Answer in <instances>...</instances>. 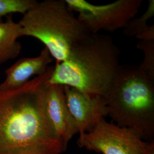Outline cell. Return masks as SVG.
<instances>
[{"instance_id":"obj_1","label":"cell","mask_w":154,"mask_h":154,"mask_svg":"<svg viewBox=\"0 0 154 154\" xmlns=\"http://www.w3.org/2000/svg\"><path fill=\"white\" fill-rule=\"evenodd\" d=\"M54 66L19 88L0 90V154L35 147L61 148L45 113V99Z\"/></svg>"},{"instance_id":"obj_2","label":"cell","mask_w":154,"mask_h":154,"mask_svg":"<svg viewBox=\"0 0 154 154\" xmlns=\"http://www.w3.org/2000/svg\"><path fill=\"white\" fill-rule=\"evenodd\" d=\"M120 54L112 37L90 34L72 49L66 60L56 62L48 83L105 97L121 65Z\"/></svg>"},{"instance_id":"obj_3","label":"cell","mask_w":154,"mask_h":154,"mask_svg":"<svg viewBox=\"0 0 154 154\" xmlns=\"http://www.w3.org/2000/svg\"><path fill=\"white\" fill-rule=\"evenodd\" d=\"M105 98L116 125L135 130L143 140L154 137V82L138 66L120 65Z\"/></svg>"},{"instance_id":"obj_4","label":"cell","mask_w":154,"mask_h":154,"mask_svg":"<svg viewBox=\"0 0 154 154\" xmlns=\"http://www.w3.org/2000/svg\"><path fill=\"white\" fill-rule=\"evenodd\" d=\"M18 23L21 37L38 39L56 62L66 60L72 49L90 34L65 0L38 2Z\"/></svg>"},{"instance_id":"obj_5","label":"cell","mask_w":154,"mask_h":154,"mask_svg":"<svg viewBox=\"0 0 154 154\" xmlns=\"http://www.w3.org/2000/svg\"><path fill=\"white\" fill-rule=\"evenodd\" d=\"M78 145L102 154H146L154 142L144 140L135 130L102 119L88 132L79 134Z\"/></svg>"},{"instance_id":"obj_6","label":"cell","mask_w":154,"mask_h":154,"mask_svg":"<svg viewBox=\"0 0 154 154\" xmlns=\"http://www.w3.org/2000/svg\"><path fill=\"white\" fill-rule=\"evenodd\" d=\"M90 34L123 29L137 14L143 0H118L108 4L94 5L85 0H65Z\"/></svg>"},{"instance_id":"obj_7","label":"cell","mask_w":154,"mask_h":154,"mask_svg":"<svg viewBox=\"0 0 154 154\" xmlns=\"http://www.w3.org/2000/svg\"><path fill=\"white\" fill-rule=\"evenodd\" d=\"M45 109L53 135L64 152L69 142L78 130L66 103L63 86L48 83Z\"/></svg>"},{"instance_id":"obj_8","label":"cell","mask_w":154,"mask_h":154,"mask_svg":"<svg viewBox=\"0 0 154 154\" xmlns=\"http://www.w3.org/2000/svg\"><path fill=\"white\" fill-rule=\"evenodd\" d=\"M66 103L79 134L90 131L102 119L108 116L105 97L85 93L63 86Z\"/></svg>"},{"instance_id":"obj_9","label":"cell","mask_w":154,"mask_h":154,"mask_svg":"<svg viewBox=\"0 0 154 154\" xmlns=\"http://www.w3.org/2000/svg\"><path fill=\"white\" fill-rule=\"evenodd\" d=\"M53 61V57L46 48L37 57L20 59L6 70L5 79L0 84V90H12L25 85L33 76L44 74Z\"/></svg>"},{"instance_id":"obj_10","label":"cell","mask_w":154,"mask_h":154,"mask_svg":"<svg viewBox=\"0 0 154 154\" xmlns=\"http://www.w3.org/2000/svg\"><path fill=\"white\" fill-rule=\"evenodd\" d=\"M21 30L20 25L14 21L11 15L0 22V65L20 55L22 46L17 39L21 37Z\"/></svg>"},{"instance_id":"obj_11","label":"cell","mask_w":154,"mask_h":154,"mask_svg":"<svg viewBox=\"0 0 154 154\" xmlns=\"http://www.w3.org/2000/svg\"><path fill=\"white\" fill-rule=\"evenodd\" d=\"M154 16V0H149L146 12L139 18H134L123 28V34L128 37H137L149 28V20Z\"/></svg>"},{"instance_id":"obj_12","label":"cell","mask_w":154,"mask_h":154,"mask_svg":"<svg viewBox=\"0 0 154 154\" xmlns=\"http://www.w3.org/2000/svg\"><path fill=\"white\" fill-rule=\"evenodd\" d=\"M139 49L144 53V58L138 66L140 71L154 82V39L140 41L137 45Z\"/></svg>"},{"instance_id":"obj_13","label":"cell","mask_w":154,"mask_h":154,"mask_svg":"<svg viewBox=\"0 0 154 154\" xmlns=\"http://www.w3.org/2000/svg\"><path fill=\"white\" fill-rule=\"evenodd\" d=\"M35 0H0V22L13 13L25 14L37 4Z\"/></svg>"},{"instance_id":"obj_14","label":"cell","mask_w":154,"mask_h":154,"mask_svg":"<svg viewBox=\"0 0 154 154\" xmlns=\"http://www.w3.org/2000/svg\"><path fill=\"white\" fill-rule=\"evenodd\" d=\"M62 149L53 147H35L13 154H61Z\"/></svg>"},{"instance_id":"obj_15","label":"cell","mask_w":154,"mask_h":154,"mask_svg":"<svg viewBox=\"0 0 154 154\" xmlns=\"http://www.w3.org/2000/svg\"><path fill=\"white\" fill-rule=\"evenodd\" d=\"M140 41H149L154 39V25H150L143 33L136 37Z\"/></svg>"},{"instance_id":"obj_16","label":"cell","mask_w":154,"mask_h":154,"mask_svg":"<svg viewBox=\"0 0 154 154\" xmlns=\"http://www.w3.org/2000/svg\"><path fill=\"white\" fill-rule=\"evenodd\" d=\"M146 154H154V144H153L149 149L148 152Z\"/></svg>"}]
</instances>
